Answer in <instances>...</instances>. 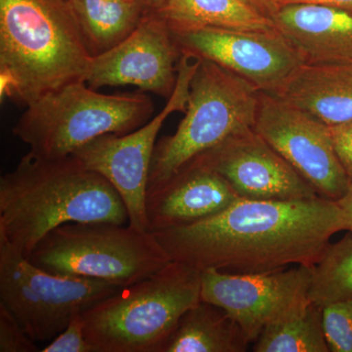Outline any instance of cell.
<instances>
[{"label": "cell", "instance_id": "6da1fadb", "mask_svg": "<svg viewBox=\"0 0 352 352\" xmlns=\"http://www.w3.org/2000/svg\"><path fill=\"white\" fill-rule=\"evenodd\" d=\"M344 230L337 201L238 199L223 212L190 226L155 232L173 261L197 270L263 273L314 267Z\"/></svg>", "mask_w": 352, "mask_h": 352}, {"label": "cell", "instance_id": "7a4b0ae2", "mask_svg": "<svg viewBox=\"0 0 352 352\" xmlns=\"http://www.w3.org/2000/svg\"><path fill=\"white\" fill-rule=\"evenodd\" d=\"M97 221L129 224L126 205L73 155L43 159L28 153L0 178V238L27 258L56 227Z\"/></svg>", "mask_w": 352, "mask_h": 352}, {"label": "cell", "instance_id": "3957f363", "mask_svg": "<svg viewBox=\"0 0 352 352\" xmlns=\"http://www.w3.org/2000/svg\"><path fill=\"white\" fill-rule=\"evenodd\" d=\"M69 0H0V96L21 106L85 82L92 61Z\"/></svg>", "mask_w": 352, "mask_h": 352}, {"label": "cell", "instance_id": "277c9868", "mask_svg": "<svg viewBox=\"0 0 352 352\" xmlns=\"http://www.w3.org/2000/svg\"><path fill=\"white\" fill-rule=\"evenodd\" d=\"M201 288V271L171 261L85 310V338L95 352H163Z\"/></svg>", "mask_w": 352, "mask_h": 352}, {"label": "cell", "instance_id": "5b68a950", "mask_svg": "<svg viewBox=\"0 0 352 352\" xmlns=\"http://www.w3.org/2000/svg\"><path fill=\"white\" fill-rule=\"evenodd\" d=\"M145 94H103L80 80L44 95L28 106L12 129L34 156L57 159L103 134L124 135L152 119Z\"/></svg>", "mask_w": 352, "mask_h": 352}, {"label": "cell", "instance_id": "8992f818", "mask_svg": "<svg viewBox=\"0 0 352 352\" xmlns=\"http://www.w3.org/2000/svg\"><path fill=\"white\" fill-rule=\"evenodd\" d=\"M197 60L186 115L175 134L155 145L147 193L201 153L254 126L261 95L258 88L214 62Z\"/></svg>", "mask_w": 352, "mask_h": 352}, {"label": "cell", "instance_id": "52a82bcc", "mask_svg": "<svg viewBox=\"0 0 352 352\" xmlns=\"http://www.w3.org/2000/svg\"><path fill=\"white\" fill-rule=\"evenodd\" d=\"M59 275L129 286L163 270L173 259L150 231L113 222H72L58 226L28 256Z\"/></svg>", "mask_w": 352, "mask_h": 352}, {"label": "cell", "instance_id": "ba28073f", "mask_svg": "<svg viewBox=\"0 0 352 352\" xmlns=\"http://www.w3.org/2000/svg\"><path fill=\"white\" fill-rule=\"evenodd\" d=\"M120 289L101 280L41 270L0 238V303L36 342H50L74 317Z\"/></svg>", "mask_w": 352, "mask_h": 352}, {"label": "cell", "instance_id": "9c48e42d", "mask_svg": "<svg viewBox=\"0 0 352 352\" xmlns=\"http://www.w3.org/2000/svg\"><path fill=\"white\" fill-rule=\"evenodd\" d=\"M191 59L182 55L175 90L163 110L147 124L124 135L103 134L72 154L112 185L126 205L129 226L142 232L149 231L146 197L157 134L170 113L186 111L190 82L198 66V60Z\"/></svg>", "mask_w": 352, "mask_h": 352}, {"label": "cell", "instance_id": "30bf717a", "mask_svg": "<svg viewBox=\"0 0 352 352\" xmlns=\"http://www.w3.org/2000/svg\"><path fill=\"white\" fill-rule=\"evenodd\" d=\"M254 129L315 190L318 196L338 201L351 182L336 154L330 126L261 91Z\"/></svg>", "mask_w": 352, "mask_h": 352}, {"label": "cell", "instance_id": "8fae6325", "mask_svg": "<svg viewBox=\"0 0 352 352\" xmlns=\"http://www.w3.org/2000/svg\"><path fill=\"white\" fill-rule=\"evenodd\" d=\"M312 267L263 273L201 272V298L226 310L254 342L266 326L309 300Z\"/></svg>", "mask_w": 352, "mask_h": 352}, {"label": "cell", "instance_id": "7c38bea8", "mask_svg": "<svg viewBox=\"0 0 352 352\" xmlns=\"http://www.w3.org/2000/svg\"><path fill=\"white\" fill-rule=\"evenodd\" d=\"M173 34L182 54L214 62L267 94L277 90L305 64L300 53L276 29L256 32L203 28Z\"/></svg>", "mask_w": 352, "mask_h": 352}, {"label": "cell", "instance_id": "4fadbf2b", "mask_svg": "<svg viewBox=\"0 0 352 352\" xmlns=\"http://www.w3.org/2000/svg\"><path fill=\"white\" fill-rule=\"evenodd\" d=\"M182 55L168 22L157 11H146L124 41L92 58L85 82L94 89L134 85L170 98Z\"/></svg>", "mask_w": 352, "mask_h": 352}, {"label": "cell", "instance_id": "5bb4252c", "mask_svg": "<svg viewBox=\"0 0 352 352\" xmlns=\"http://www.w3.org/2000/svg\"><path fill=\"white\" fill-rule=\"evenodd\" d=\"M193 160L223 176L242 199L292 201L318 197L254 127L235 132Z\"/></svg>", "mask_w": 352, "mask_h": 352}, {"label": "cell", "instance_id": "9a60e30c", "mask_svg": "<svg viewBox=\"0 0 352 352\" xmlns=\"http://www.w3.org/2000/svg\"><path fill=\"white\" fill-rule=\"evenodd\" d=\"M240 199L223 176L192 160L163 184L148 192L150 232L190 226L219 214Z\"/></svg>", "mask_w": 352, "mask_h": 352}, {"label": "cell", "instance_id": "2e32d148", "mask_svg": "<svg viewBox=\"0 0 352 352\" xmlns=\"http://www.w3.org/2000/svg\"><path fill=\"white\" fill-rule=\"evenodd\" d=\"M305 63H351L352 13L333 7L286 4L272 17Z\"/></svg>", "mask_w": 352, "mask_h": 352}, {"label": "cell", "instance_id": "e0dca14e", "mask_svg": "<svg viewBox=\"0 0 352 352\" xmlns=\"http://www.w3.org/2000/svg\"><path fill=\"white\" fill-rule=\"evenodd\" d=\"M273 95L328 126L352 120V63L300 65Z\"/></svg>", "mask_w": 352, "mask_h": 352}, {"label": "cell", "instance_id": "ac0fdd59", "mask_svg": "<svg viewBox=\"0 0 352 352\" xmlns=\"http://www.w3.org/2000/svg\"><path fill=\"white\" fill-rule=\"evenodd\" d=\"M250 344L226 310L201 300L183 315L163 352H244Z\"/></svg>", "mask_w": 352, "mask_h": 352}, {"label": "cell", "instance_id": "d6986e66", "mask_svg": "<svg viewBox=\"0 0 352 352\" xmlns=\"http://www.w3.org/2000/svg\"><path fill=\"white\" fill-rule=\"evenodd\" d=\"M157 12L173 32L203 28L256 32L275 30L272 19L242 0H166Z\"/></svg>", "mask_w": 352, "mask_h": 352}, {"label": "cell", "instance_id": "ffe728a7", "mask_svg": "<svg viewBox=\"0 0 352 352\" xmlns=\"http://www.w3.org/2000/svg\"><path fill=\"white\" fill-rule=\"evenodd\" d=\"M92 57L107 52L136 29L146 12L139 0H69Z\"/></svg>", "mask_w": 352, "mask_h": 352}, {"label": "cell", "instance_id": "44dd1931", "mask_svg": "<svg viewBox=\"0 0 352 352\" xmlns=\"http://www.w3.org/2000/svg\"><path fill=\"white\" fill-rule=\"evenodd\" d=\"M256 352H329L322 307L308 300L264 328L254 342Z\"/></svg>", "mask_w": 352, "mask_h": 352}, {"label": "cell", "instance_id": "7402d4cb", "mask_svg": "<svg viewBox=\"0 0 352 352\" xmlns=\"http://www.w3.org/2000/svg\"><path fill=\"white\" fill-rule=\"evenodd\" d=\"M308 298L320 307L352 298V235L330 244L312 267Z\"/></svg>", "mask_w": 352, "mask_h": 352}, {"label": "cell", "instance_id": "603a6c76", "mask_svg": "<svg viewBox=\"0 0 352 352\" xmlns=\"http://www.w3.org/2000/svg\"><path fill=\"white\" fill-rule=\"evenodd\" d=\"M324 335L332 352H352V298L322 307Z\"/></svg>", "mask_w": 352, "mask_h": 352}, {"label": "cell", "instance_id": "cb8c5ba5", "mask_svg": "<svg viewBox=\"0 0 352 352\" xmlns=\"http://www.w3.org/2000/svg\"><path fill=\"white\" fill-rule=\"evenodd\" d=\"M38 346L8 309L0 303V352H38Z\"/></svg>", "mask_w": 352, "mask_h": 352}, {"label": "cell", "instance_id": "d4e9b609", "mask_svg": "<svg viewBox=\"0 0 352 352\" xmlns=\"http://www.w3.org/2000/svg\"><path fill=\"white\" fill-rule=\"evenodd\" d=\"M41 352H95L85 336L82 314L76 315L68 327L54 338Z\"/></svg>", "mask_w": 352, "mask_h": 352}, {"label": "cell", "instance_id": "484cf974", "mask_svg": "<svg viewBox=\"0 0 352 352\" xmlns=\"http://www.w3.org/2000/svg\"><path fill=\"white\" fill-rule=\"evenodd\" d=\"M336 154L352 185V120L330 126Z\"/></svg>", "mask_w": 352, "mask_h": 352}, {"label": "cell", "instance_id": "4316f807", "mask_svg": "<svg viewBox=\"0 0 352 352\" xmlns=\"http://www.w3.org/2000/svg\"><path fill=\"white\" fill-rule=\"evenodd\" d=\"M286 4H312L333 7L352 13V0H281V6Z\"/></svg>", "mask_w": 352, "mask_h": 352}, {"label": "cell", "instance_id": "83f0119b", "mask_svg": "<svg viewBox=\"0 0 352 352\" xmlns=\"http://www.w3.org/2000/svg\"><path fill=\"white\" fill-rule=\"evenodd\" d=\"M242 1L270 19H272L274 14L282 6L281 0H242Z\"/></svg>", "mask_w": 352, "mask_h": 352}, {"label": "cell", "instance_id": "f1b7e54d", "mask_svg": "<svg viewBox=\"0 0 352 352\" xmlns=\"http://www.w3.org/2000/svg\"><path fill=\"white\" fill-rule=\"evenodd\" d=\"M337 203L344 217V230L349 231L352 235V185L346 195L342 197Z\"/></svg>", "mask_w": 352, "mask_h": 352}, {"label": "cell", "instance_id": "f546056e", "mask_svg": "<svg viewBox=\"0 0 352 352\" xmlns=\"http://www.w3.org/2000/svg\"><path fill=\"white\" fill-rule=\"evenodd\" d=\"M166 0H139L146 11H157L164 6Z\"/></svg>", "mask_w": 352, "mask_h": 352}, {"label": "cell", "instance_id": "4dcf8cb0", "mask_svg": "<svg viewBox=\"0 0 352 352\" xmlns=\"http://www.w3.org/2000/svg\"><path fill=\"white\" fill-rule=\"evenodd\" d=\"M351 63H352V62H351Z\"/></svg>", "mask_w": 352, "mask_h": 352}]
</instances>
